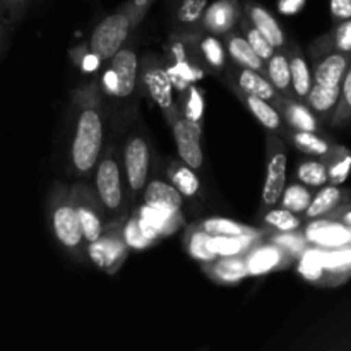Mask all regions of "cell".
I'll return each mask as SVG.
<instances>
[{
  "mask_svg": "<svg viewBox=\"0 0 351 351\" xmlns=\"http://www.w3.org/2000/svg\"><path fill=\"white\" fill-rule=\"evenodd\" d=\"M339 199H341V192H339V189L335 187V185L321 189V191L317 192V195L312 197L305 215L311 219L321 218V216H324L326 213H329L336 204H338Z\"/></svg>",
  "mask_w": 351,
  "mask_h": 351,
  "instance_id": "34",
  "label": "cell"
},
{
  "mask_svg": "<svg viewBox=\"0 0 351 351\" xmlns=\"http://www.w3.org/2000/svg\"><path fill=\"white\" fill-rule=\"evenodd\" d=\"M201 228L204 232H208L209 235H225V237H233V235H256L261 237L264 235V232L252 228L249 225H243V223L233 221V219L221 218V216H213V218L202 219Z\"/></svg>",
  "mask_w": 351,
  "mask_h": 351,
  "instance_id": "26",
  "label": "cell"
},
{
  "mask_svg": "<svg viewBox=\"0 0 351 351\" xmlns=\"http://www.w3.org/2000/svg\"><path fill=\"white\" fill-rule=\"evenodd\" d=\"M235 82L237 84L233 86V88L239 89V91L250 96H257V98L261 99H266V101H269L271 105H274L280 110L281 106H283L285 99L281 98L280 93L276 91V88L271 84V81L263 74V72L239 67L235 72Z\"/></svg>",
  "mask_w": 351,
  "mask_h": 351,
  "instance_id": "13",
  "label": "cell"
},
{
  "mask_svg": "<svg viewBox=\"0 0 351 351\" xmlns=\"http://www.w3.org/2000/svg\"><path fill=\"white\" fill-rule=\"evenodd\" d=\"M96 192L103 208L110 213L119 211L123 202L122 173L113 156H105L96 165Z\"/></svg>",
  "mask_w": 351,
  "mask_h": 351,
  "instance_id": "8",
  "label": "cell"
},
{
  "mask_svg": "<svg viewBox=\"0 0 351 351\" xmlns=\"http://www.w3.org/2000/svg\"><path fill=\"white\" fill-rule=\"evenodd\" d=\"M225 48L226 53L232 57V60L235 62L239 67L252 69V71L263 72L266 75V62L252 50L249 43H247L245 38L240 33L235 31H230L225 34Z\"/></svg>",
  "mask_w": 351,
  "mask_h": 351,
  "instance_id": "18",
  "label": "cell"
},
{
  "mask_svg": "<svg viewBox=\"0 0 351 351\" xmlns=\"http://www.w3.org/2000/svg\"><path fill=\"white\" fill-rule=\"evenodd\" d=\"M346 57L341 53H332L326 57L321 64L317 65L314 74L315 84L322 86H339L346 72Z\"/></svg>",
  "mask_w": 351,
  "mask_h": 351,
  "instance_id": "24",
  "label": "cell"
},
{
  "mask_svg": "<svg viewBox=\"0 0 351 351\" xmlns=\"http://www.w3.org/2000/svg\"><path fill=\"white\" fill-rule=\"evenodd\" d=\"M264 225L267 228L274 230V232H298V228L302 226L300 218H297V215L285 208H269V211L264 215Z\"/></svg>",
  "mask_w": 351,
  "mask_h": 351,
  "instance_id": "35",
  "label": "cell"
},
{
  "mask_svg": "<svg viewBox=\"0 0 351 351\" xmlns=\"http://www.w3.org/2000/svg\"><path fill=\"white\" fill-rule=\"evenodd\" d=\"M173 137L177 143L178 156L192 170H199L204 163V154L201 147L202 127L201 122H192L185 117H178L173 123Z\"/></svg>",
  "mask_w": 351,
  "mask_h": 351,
  "instance_id": "9",
  "label": "cell"
},
{
  "mask_svg": "<svg viewBox=\"0 0 351 351\" xmlns=\"http://www.w3.org/2000/svg\"><path fill=\"white\" fill-rule=\"evenodd\" d=\"M51 228H53L55 237L62 247L67 250L75 252L81 249L82 242V230L79 223L77 209H75L72 195L65 194L60 201H57L51 209Z\"/></svg>",
  "mask_w": 351,
  "mask_h": 351,
  "instance_id": "5",
  "label": "cell"
},
{
  "mask_svg": "<svg viewBox=\"0 0 351 351\" xmlns=\"http://www.w3.org/2000/svg\"><path fill=\"white\" fill-rule=\"evenodd\" d=\"M336 47L341 51H351V19H346L345 23L339 24L336 31Z\"/></svg>",
  "mask_w": 351,
  "mask_h": 351,
  "instance_id": "45",
  "label": "cell"
},
{
  "mask_svg": "<svg viewBox=\"0 0 351 351\" xmlns=\"http://www.w3.org/2000/svg\"><path fill=\"white\" fill-rule=\"evenodd\" d=\"M122 239L123 242H125V245L129 247V250H144L147 249V247L153 245V243L144 237V233L141 232L136 215L130 216V218L127 219L125 225L122 226Z\"/></svg>",
  "mask_w": 351,
  "mask_h": 351,
  "instance_id": "41",
  "label": "cell"
},
{
  "mask_svg": "<svg viewBox=\"0 0 351 351\" xmlns=\"http://www.w3.org/2000/svg\"><path fill=\"white\" fill-rule=\"evenodd\" d=\"M209 240H211V235L204 232L201 225L191 226L187 230V235H185V249H187L189 256L201 264H208L215 261L216 256L213 254L211 247H209Z\"/></svg>",
  "mask_w": 351,
  "mask_h": 351,
  "instance_id": "25",
  "label": "cell"
},
{
  "mask_svg": "<svg viewBox=\"0 0 351 351\" xmlns=\"http://www.w3.org/2000/svg\"><path fill=\"white\" fill-rule=\"evenodd\" d=\"M103 147V122L96 106H84L75 123L72 141V165L81 175L96 168Z\"/></svg>",
  "mask_w": 351,
  "mask_h": 351,
  "instance_id": "1",
  "label": "cell"
},
{
  "mask_svg": "<svg viewBox=\"0 0 351 351\" xmlns=\"http://www.w3.org/2000/svg\"><path fill=\"white\" fill-rule=\"evenodd\" d=\"M199 50H201V55L206 60V64L211 69L221 71V69L226 67V48L221 43V40H218L215 34H209L204 40H201Z\"/></svg>",
  "mask_w": 351,
  "mask_h": 351,
  "instance_id": "36",
  "label": "cell"
},
{
  "mask_svg": "<svg viewBox=\"0 0 351 351\" xmlns=\"http://www.w3.org/2000/svg\"><path fill=\"white\" fill-rule=\"evenodd\" d=\"M288 156L283 143L274 136V132L267 134V167L266 180L263 187V206L273 208L280 202L281 194L287 187L288 178Z\"/></svg>",
  "mask_w": 351,
  "mask_h": 351,
  "instance_id": "3",
  "label": "cell"
},
{
  "mask_svg": "<svg viewBox=\"0 0 351 351\" xmlns=\"http://www.w3.org/2000/svg\"><path fill=\"white\" fill-rule=\"evenodd\" d=\"M297 178L308 187H321L329 180L328 168L319 161H304L297 168Z\"/></svg>",
  "mask_w": 351,
  "mask_h": 351,
  "instance_id": "38",
  "label": "cell"
},
{
  "mask_svg": "<svg viewBox=\"0 0 351 351\" xmlns=\"http://www.w3.org/2000/svg\"><path fill=\"white\" fill-rule=\"evenodd\" d=\"M202 266H204L206 274L219 285H237L249 278L245 261L242 256L216 257L215 261L202 264Z\"/></svg>",
  "mask_w": 351,
  "mask_h": 351,
  "instance_id": "17",
  "label": "cell"
},
{
  "mask_svg": "<svg viewBox=\"0 0 351 351\" xmlns=\"http://www.w3.org/2000/svg\"><path fill=\"white\" fill-rule=\"evenodd\" d=\"M242 14L239 0H218L206 7L202 14V26L215 36H225L233 31Z\"/></svg>",
  "mask_w": 351,
  "mask_h": 351,
  "instance_id": "12",
  "label": "cell"
},
{
  "mask_svg": "<svg viewBox=\"0 0 351 351\" xmlns=\"http://www.w3.org/2000/svg\"><path fill=\"white\" fill-rule=\"evenodd\" d=\"M341 89L339 86H322V84H312L311 91L307 93V101L312 110L317 113H328L332 110L338 103Z\"/></svg>",
  "mask_w": 351,
  "mask_h": 351,
  "instance_id": "31",
  "label": "cell"
},
{
  "mask_svg": "<svg viewBox=\"0 0 351 351\" xmlns=\"http://www.w3.org/2000/svg\"><path fill=\"white\" fill-rule=\"evenodd\" d=\"M149 146L139 136L130 137L123 151V165H125V177L130 192L137 194L143 191L149 177Z\"/></svg>",
  "mask_w": 351,
  "mask_h": 351,
  "instance_id": "10",
  "label": "cell"
},
{
  "mask_svg": "<svg viewBox=\"0 0 351 351\" xmlns=\"http://www.w3.org/2000/svg\"><path fill=\"white\" fill-rule=\"evenodd\" d=\"M290 60V75H291V89L298 98H305L312 88V74L308 64L300 53L293 51L288 57Z\"/></svg>",
  "mask_w": 351,
  "mask_h": 351,
  "instance_id": "30",
  "label": "cell"
},
{
  "mask_svg": "<svg viewBox=\"0 0 351 351\" xmlns=\"http://www.w3.org/2000/svg\"><path fill=\"white\" fill-rule=\"evenodd\" d=\"M239 24H240V29H242V33H243V38H245L247 43L252 47V50L256 51V53L259 55L264 62L269 60V58L273 57L274 51H276V48H274L269 41H267L266 36H263V34L256 29V26L250 23L249 17L247 16H243L242 14Z\"/></svg>",
  "mask_w": 351,
  "mask_h": 351,
  "instance_id": "33",
  "label": "cell"
},
{
  "mask_svg": "<svg viewBox=\"0 0 351 351\" xmlns=\"http://www.w3.org/2000/svg\"><path fill=\"white\" fill-rule=\"evenodd\" d=\"M103 88H105L106 93H110V95H115L117 96V91H119V81H117V75L115 72H113L112 67H108L105 71V74H103Z\"/></svg>",
  "mask_w": 351,
  "mask_h": 351,
  "instance_id": "48",
  "label": "cell"
},
{
  "mask_svg": "<svg viewBox=\"0 0 351 351\" xmlns=\"http://www.w3.org/2000/svg\"><path fill=\"white\" fill-rule=\"evenodd\" d=\"M266 240L276 243L290 257H298L308 247V242L305 240V237L298 235L297 232H274L271 235H267Z\"/></svg>",
  "mask_w": 351,
  "mask_h": 351,
  "instance_id": "37",
  "label": "cell"
},
{
  "mask_svg": "<svg viewBox=\"0 0 351 351\" xmlns=\"http://www.w3.org/2000/svg\"><path fill=\"white\" fill-rule=\"evenodd\" d=\"M311 201H312V194L304 184H290L285 187L278 204H281V208L298 215V213L307 211Z\"/></svg>",
  "mask_w": 351,
  "mask_h": 351,
  "instance_id": "32",
  "label": "cell"
},
{
  "mask_svg": "<svg viewBox=\"0 0 351 351\" xmlns=\"http://www.w3.org/2000/svg\"><path fill=\"white\" fill-rule=\"evenodd\" d=\"M2 3H5V5H17V3L24 2V0H0Z\"/></svg>",
  "mask_w": 351,
  "mask_h": 351,
  "instance_id": "52",
  "label": "cell"
},
{
  "mask_svg": "<svg viewBox=\"0 0 351 351\" xmlns=\"http://www.w3.org/2000/svg\"><path fill=\"white\" fill-rule=\"evenodd\" d=\"M290 259L291 257L285 250H281L276 243L266 240V237L259 240L252 249L247 250L243 256L249 276H264V274L273 273L287 266Z\"/></svg>",
  "mask_w": 351,
  "mask_h": 351,
  "instance_id": "11",
  "label": "cell"
},
{
  "mask_svg": "<svg viewBox=\"0 0 351 351\" xmlns=\"http://www.w3.org/2000/svg\"><path fill=\"white\" fill-rule=\"evenodd\" d=\"M127 254H129V247L122 239V226L105 230L98 240L88 243V256L91 263L98 269L110 274L120 269V266L125 263Z\"/></svg>",
  "mask_w": 351,
  "mask_h": 351,
  "instance_id": "4",
  "label": "cell"
},
{
  "mask_svg": "<svg viewBox=\"0 0 351 351\" xmlns=\"http://www.w3.org/2000/svg\"><path fill=\"white\" fill-rule=\"evenodd\" d=\"M143 81L147 93L161 108V112L167 115L168 122L173 123L180 117L177 106L173 101V84L168 75L167 69L158 65L156 62H146L143 71Z\"/></svg>",
  "mask_w": 351,
  "mask_h": 351,
  "instance_id": "7",
  "label": "cell"
},
{
  "mask_svg": "<svg viewBox=\"0 0 351 351\" xmlns=\"http://www.w3.org/2000/svg\"><path fill=\"white\" fill-rule=\"evenodd\" d=\"M281 112L285 113V119L295 130H307V132L317 130V120H315L314 113L302 103L287 98L281 106Z\"/></svg>",
  "mask_w": 351,
  "mask_h": 351,
  "instance_id": "28",
  "label": "cell"
},
{
  "mask_svg": "<svg viewBox=\"0 0 351 351\" xmlns=\"http://www.w3.org/2000/svg\"><path fill=\"white\" fill-rule=\"evenodd\" d=\"M317 219V218H315ZM305 240L308 243L321 249H336V247H345L351 243V228H346L339 223L317 219L312 221L305 230Z\"/></svg>",
  "mask_w": 351,
  "mask_h": 351,
  "instance_id": "14",
  "label": "cell"
},
{
  "mask_svg": "<svg viewBox=\"0 0 351 351\" xmlns=\"http://www.w3.org/2000/svg\"><path fill=\"white\" fill-rule=\"evenodd\" d=\"M110 67L113 69L119 81V98H127L134 93L137 82V69H139V60H137L136 51L130 48H122L110 58Z\"/></svg>",
  "mask_w": 351,
  "mask_h": 351,
  "instance_id": "15",
  "label": "cell"
},
{
  "mask_svg": "<svg viewBox=\"0 0 351 351\" xmlns=\"http://www.w3.org/2000/svg\"><path fill=\"white\" fill-rule=\"evenodd\" d=\"M343 96H345L346 105L351 108V69L348 71V74H346L345 81H343Z\"/></svg>",
  "mask_w": 351,
  "mask_h": 351,
  "instance_id": "51",
  "label": "cell"
},
{
  "mask_svg": "<svg viewBox=\"0 0 351 351\" xmlns=\"http://www.w3.org/2000/svg\"><path fill=\"white\" fill-rule=\"evenodd\" d=\"M266 77L281 95H290L291 75L290 60L283 51H274L273 57L266 60Z\"/></svg>",
  "mask_w": 351,
  "mask_h": 351,
  "instance_id": "23",
  "label": "cell"
},
{
  "mask_svg": "<svg viewBox=\"0 0 351 351\" xmlns=\"http://www.w3.org/2000/svg\"><path fill=\"white\" fill-rule=\"evenodd\" d=\"M322 266L326 271H345L351 267V247L322 249Z\"/></svg>",
  "mask_w": 351,
  "mask_h": 351,
  "instance_id": "40",
  "label": "cell"
},
{
  "mask_svg": "<svg viewBox=\"0 0 351 351\" xmlns=\"http://www.w3.org/2000/svg\"><path fill=\"white\" fill-rule=\"evenodd\" d=\"M350 170H351V156H346L343 158L341 161H338L331 170H328V173H329V178H331L335 184H341V182L346 180Z\"/></svg>",
  "mask_w": 351,
  "mask_h": 351,
  "instance_id": "44",
  "label": "cell"
},
{
  "mask_svg": "<svg viewBox=\"0 0 351 351\" xmlns=\"http://www.w3.org/2000/svg\"><path fill=\"white\" fill-rule=\"evenodd\" d=\"M144 202L146 204L161 206V208L175 209V211H182L184 195L171 184H167L163 180H151L144 187Z\"/></svg>",
  "mask_w": 351,
  "mask_h": 351,
  "instance_id": "21",
  "label": "cell"
},
{
  "mask_svg": "<svg viewBox=\"0 0 351 351\" xmlns=\"http://www.w3.org/2000/svg\"><path fill=\"white\" fill-rule=\"evenodd\" d=\"M235 93L239 95V98L245 103V106L250 110V113L259 120L261 125L266 127L269 132H278V130L281 129L283 119H281V113L276 106L271 105V103L266 101V99L257 98V96L245 95V93L239 91V89H235Z\"/></svg>",
  "mask_w": 351,
  "mask_h": 351,
  "instance_id": "22",
  "label": "cell"
},
{
  "mask_svg": "<svg viewBox=\"0 0 351 351\" xmlns=\"http://www.w3.org/2000/svg\"><path fill=\"white\" fill-rule=\"evenodd\" d=\"M153 3V0H130V9L134 14H137V17H141L144 14V10Z\"/></svg>",
  "mask_w": 351,
  "mask_h": 351,
  "instance_id": "49",
  "label": "cell"
},
{
  "mask_svg": "<svg viewBox=\"0 0 351 351\" xmlns=\"http://www.w3.org/2000/svg\"><path fill=\"white\" fill-rule=\"evenodd\" d=\"M72 201H74L75 209H77L79 223H81L82 239L84 242L91 243L98 240L105 232L103 226V219L99 216L98 209L93 206L91 199H86L82 194H72Z\"/></svg>",
  "mask_w": 351,
  "mask_h": 351,
  "instance_id": "19",
  "label": "cell"
},
{
  "mask_svg": "<svg viewBox=\"0 0 351 351\" xmlns=\"http://www.w3.org/2000/svg\"><path fill=\"white\" fill-rule=\"evenodd\" d=\"M98 62H99V57H96L93 51H89V53L82 58V69H84L86 72H93L96 67H98Z\"/></svg>",
  "mask_w": 351,
  "mask_h": 351,
  "instance_id": "50",
  "label": "cell"
},
{
  "mask_svg": "<svg viewBox=\"0 0 351 351\" xmlns=\"http://www.w3.org/2000/svg\"><path fill=\"white\" fill-rule=\"evenodd\" d=\"M185 91H187V98L184 101V117L192 122H201L204 117V96L201 89L191 84Z\"/></svg>",
  "mask_w": 351,
  "mask_h": 351,
  "instance_id": "43",
  "label": "cell"
},
{
  "mask_svg": "<svg viewBox=\"0 0 351 351\" xmlns=\"http://www.w3.org/2000/svg\"><path fill=\"white\" fill-rule=\"evenodd\" d=\"M136 218L137 223H139L141 232L144 233V237L151 243L158 242L163 237H170L184 223L182 211L161 208V206L146 204V202L137 209Z\"/></svg>",
  "mask_w": 351,
  "mask_h": 351,
  "instance_id": "6",
  "label": "cell"
},
{
  "mask_svg": "<svg viewBox=\"0 0 351 351\" xmlns=\"http://www.w3.org/2000/svg\"><path fill=\"white\" fill-rule=\"evenodd\" d=\"M245 9V16L249 17L250 23L256 26V29L259 31L263 36H266L267 41H269L276 50L283 48L285 43H287V34L281 29L276 17H274L266 7H263L261 3L256 2H247Z\"/></svg>",
  "mask_w": 351,
  "mask_h": 351,
  "instance_id": "16",
  "label": "cell"
},
{
  "mask_svg": "<svg viewBox=\"0 0 351 351\" xmlns=\"http://www.w3.org/2000/svg\"><path fill=\"white\" fill-rule=\"evenodd\" d=\"M307 0H278V10L285 16H295L304 9Z\"/></svg>",
  "mask_w": 351,
  "mask_h": 351,
  "instance_id": "47",
  "label": "cell"
},
{
  "mask_svg": "<svg viewBox=\"0 0 351 351\" xmlns=\"http://www.w3.org/2000/svg\"><path fill=\"white\" fill-rule=\"evenodd\" d=\"M266 233L261 237L256 235H211L209 247L216 257H233V256H245L247 250L252 249L259 240H263Z\"/></svg>",
  "mask_w": 351,
  "mask_h": 351,
  "instance_id": "20",
  "label": "cell"
},
{
  "mask_svg": "<svg viewBox=\"0 0 351 351\" xmlns=\"http://www.w3.org/2000/svg\"><path fill=\"white\" fill-rule=\"evenodd\" d=\"M293 143L300 151H304V153H308V154H315V156H322V154L329 153V144L326 143L324 139H321L315 132L295 130Z\"/></svg>",
  "mask_w": 351,
  "mask_h": 351,
  "instance_id": "39",
  "label": "cell"
},
{
  "mask_svg": "<svg viewBox=\"0 0 351 351\" xmlns=\"http://www.w3.org/2000/svg\"><path fill=\"white\" fill-rule=\"evenodd\" d=\"M345 223H346V225H348V226H351V211L348 213V215L345 216Z\"/></svg>",
  "mask_w": 351,
  "mask_h": 351,
  "instance_id": "53",
  "label": "cell"
},
{
  "mask_svg": "<svg viewBox=\"0 0 351 351\" xmlns=\"http://www.w3.org/2000/svg\"><path fill=\"white\" fill-rule=\"evenodd\" d=\"M206 7H208V0H180V5L177 9L178 23L185 26L197 24L202 19Z\"/></svg>",
  "mask_w": 351,
  "mask_h": 351,
  "instance_id": "42",
  "label": "cell"
},
{
  "mask_svg": "<svg viewBox=\"0 0 351 351\" xmlns=\"http://www.w3.org/2000/svg\"><path fill=\"white\" fill-rule=\"evenodd\" d=\"M168 178H170V184L184 197H195L199 191H201V182H199L197 175H195V170H192L185 163H171L170 168H168Z\"/></svg>",
  "mask_w": 351,
  "mask_h": 351,
  "instance_id": "27",
  "label": "cell"
},
{
  "mask_svg": "<svg viewBox=\"0 0 351 351\" xmlns=\"http://www.w3.org/2000/svg\"><path fill=\"white\" fill-rule=\"evenodd\" d=\"M297 271L304 280L315 283L324 278V266H322V249L321 247H307L304 252L298 256Z\"/></svg>",
  "mask_w": 351,
  "mask_h": 351,
  "instance_id": "29",
  "label": "cell"
},
{
  "mask_svg": "<svg viewBox=\"0 0 351 351\" xmlns=\"http://www.w3.org/2000/svg\"><path fill=\"white\" fill-rule=\"evenodd\" d=\"M134 12L127 3L122 10L106 16L98 26L95 27L89 40V48L99 60H110L119 50H122L123 43L129 38L130 29L134 26Z\"/></svg>",
  "mask_w": 351,
  "mask_h": 351,
  "instance_id": "2",
  "label": "cell"
},
{
  "mask_svg": "<svg viewBox=\"0 0 351 351\" xmlns=\"http://www.w3.org/2000/svg\"><path fill=\"white\" fill-rule=\"evenodd\" d=\"M331 14L336 19H351V0H331Z\"/></svg>",
  "mask_w": 351,
  "mask_h": 351,
  "instance_id": "46",
  "label": "cell"
}]
</instances>
